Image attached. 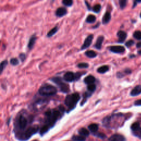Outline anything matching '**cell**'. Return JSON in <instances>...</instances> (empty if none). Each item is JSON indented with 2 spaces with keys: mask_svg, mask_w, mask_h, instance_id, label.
Listing matches in <instances>:
<instances>
[{
  "mask_svg": "<svg viewBox=\"0 0 141 141\" xmlns=\"http://www.w3.org/2000/svg\"><path fill=\"white\" fill-rule=\"evenodd\" d=\"M45 115L47 117V125L50 127H52L59 117H61V112L60 110H49L45 112Z\"/></svg>",
  "mask_w": 141,
  "mask_h": 141,
  "instance_id": "cell-1",
  "label": "cell"
},
{
  "mask_svg": "<svg viewBox=\"0 0 141 141\" xmlns=\"http://www.w3.org/2000/svg\"><path fill=\"white\" fill-rule=\"evenodd\" d=\"M80 99L81 97L78 93L69 94L66 96L65 100H64V104L68 107V110L71 111L74 109Z\"/></svg>",
  "mask_w": 141,
  "mask_h": 141,
  "instance_id": "cell-2",
  "label": "cell"
},
{
  "mask_svg": "<svg viewBox=\"0 0 141 141\" xmlns=\"http://www.w3.org/2000/svg\"><path fill=\"white\" fill-rule=\"evenodd\" d=\"M57 90L56 88L51 84H45L40 88L38 93L40 95L43 97L53 96L57 93Z\"/></svg>",
  "mask_w": 141,
  "mask_h": 141,
  "instance_id": "cell-3",
  "label": "cell"
},
{
  "mask_svg": "<svg viewBox=\"0 0 141 141\" xmlns=\"http://www.w3.org/2000/svg\"><path fill=\"white\" fill-rule=\"evenodd\" d=\"M39 130V127L38 126H31L28 128L26 131H24L23 133H21L19 135H18V138L21 139V140L26 141L29 140L33 135L37 133V132Z\"/></svg>",
  "mask_w": 141,
  "mask_h": 141,
  "instance_id": "cell-4",
  "label": "cell"
},
{
  "mask_svg": "<svg viewBox=\"0 0 141 141\" xmlns=\"http://www.w3.org/2000/svg\"><path fill=\"white\" fill-rule=\"evenodd\" d=\"M51 81L57 84L60 89L61 92L64 93H68L70 91L69 85L68 84H66L63 82L62 78L60 77H54L51 79Z\"/></svg>",
  "mask_w": 141,
  "mask_h": 141,
  "instance_id": "cell-5",
  "label": "cell"
},
{
  "mask_svg": "<svg viewBox=\"0 0 141 141\" xmlns=\"http://www.w3.org/2000/svg\"><path fill=\"white\" fill-rule=\"evenodd\" d=\"M28 124V120L23 115H21L18 117L17 125L18 128L21 130H24L26 128Z\"/></svg>",
  "mask_w": 141,
  "mask_h": 141,
  "instance_id": "cell-6",
  "label": "cell"
},
{
  "mask_svg": "<svg viewBox=\"0 0 141 141\" xmlns=\"http://www.w3.org/2000/svg\"><path fill=\"white\" fill-rule=\"evenodd\" d=\"M93 38H94V36L93 34L89 35H88L87 38H86V39L84 41L83 44L82 46H81V50H83L84 49H87V48H88L89 46H90V45L92 44Z\"/></svg>",
  "mask_w": 141,
  "mask_h": 141,
  "instance_id": "cell-7",
  "label": "cell"
},
{
  "mask_svg": "<svg viewBox=\"0 0 141 141\" xmlns=\"http://www.w3.org/2000/svg\"><path fill=\"white\" fill-rule=\"evenodd\" d=\"M64 79L67 82H72L76 81V74L72 72H66L64 76Z\"/></svg>",
  "mask_w": 141,
  "mask_h": 141,
  "instance_id": "cell-8",
  "label": "cell"
},
{
  "mask_svg": "<svg viewBox=\"0 0 141 141\" xmlns=\"http://www.w3.org/2000/svg\"><path fill=\"white\" fill-rule=\"evenodd\" d=\"M109 50L111 52L115 53V54H121L125 51V49L124 46L117 45V46H111L109 47Z\"/></svg>",
  "mask_w": 141,
  "mask_h": 141,
  "instance_id": "cell-9",
  "label": "cell"
},
{
  "mask_svg": "<svg viewBox=\"0 0 141 141\" xmlns=\"http://www.w3.org/2000/svg\"><path fill=\"white\" fill-rule=\"evenodd\" d=\"M127 33L124 31L120 30L117 33V36L118 37V41L119 43H123L127 38Z\"/></svg>",
  "mask_w": 141,
  "mask_h": 141,
  "instance_id": "cell-10",
  "label": "cell"
},
{
  "mask_svg": "<svg viewBox=\"0 0 141 141\" xmlns=\"http://www.w3.org/2000/svg\"><path fill=\"white\" fill-rule=\"evenodd\" d=\"M109 141H126L125 137L120 134H114L109 139Z\"/></svg>",
  "mask_w": 141,
  "mask_h": 141,
  "instance_id": "cell-11",
  "label": "cell"
},
{
  "mask_svg": "<svg viewBox=\"0 0 141 141\" xmlns=\"http://www.w3.org/2000/svg\"><path fill=\"white\" fill-rule=\"evenodd\" d=\"M104 40V37L102 35H100L98 37L96 42L94 44V47L98 50H100L102 49L103 43Z\"/></svg>",
  "mask_w": 141,
  "mask_h": 141,
  "instance_id": "cell-12",
  "label": "cell"
},
{
  "mask_svg": "<svg viewBox=\"0 0 141 141\" xmlns=\"http://www.w3.org/2000/svg\"><path fill=\"white\" fill-rule=\"evenodd\" d=\"M67 11L64 7H59L56 9L55 14L58 17H62L67 14Z\"/></svg>",
  "mask_w": 141,
  "mask_h": 141,
  "instance_id": "cell-13",
  "label": "cell"
},
{
  "mask_svg": "<svg viewBox=\"0 0 141 141\" xmlns=\"http://www.w3.org/2000/svg\"><path fill=\"white\" fill-rule=\"evenodd\" d=\"M141 94V85H138L136 86L134 88L131 90L130 93V95L132 97L137 96Z\"/></svg>",
  "mask_w": 141,
  "mask_h": 141,
  "instance_id": "cell-14",
  "label": "cell"
},
{
  "mask_svg": "<svg viewBox=\"0 0 141 141\" xmlns=\"http://www.w3.org/2000/svg\"><path fill=\"white\" fill-rule=\"evenodd\" d=\"M111 13L109 12H107L104 14L103 17L102 19V23L103 24H107L111 20Z\"/></svg>",
  "mask_w": 141,
  "mask_h": 141,
  "instance_id": "cell-15",
  "label": "cell"
},
{
  "mask_svg": "<svg viewBox=\"0 0 141 141\" xmlns=\"http://www.w3.org/2000/svg\"><path fill=\"white\" fill-rule=\"evenodd\" d=\"M36 36L35 35H33L31 36V37L30 38L29 43H28V47L29 48L30 50L32 49L33 47H34L35 43L36 42Z\"/></svg>",
  "mask_w": 141,
  "mask_h": 141,
  "instance_id": "cell-16",
  "label": "cell"
},
{
  "mask_svg": "<svg viewBox=\"0 0 141 141\" xmlns=\"http://www.w3.org/2000/svg\"><path fill=\"white\" fill-rule=\"evenodd\" d=\"M95 81V78L94 76H93L92 75H89L87 77H86L84 79V82L85 83V84H93V83Z\"/></svg>",
  "mask_w": 141,
  "mask_h": 141,
  "instance_id": "cell-17",
  "label": "cell"
},
{
  "mask_svg": "<svg viewBox=\"0 0 141 141\" xmlns=\"http://www.w3.org/2000/svg\"><path fill=\"white\" fill-rule=\"evenodd\" d=\"M109 70V66L107 65H104L99 67L97 69V71L98 73H99L103 74V73H105L106 72H107Z\"/></svg>",
  "mask_w": 141,
  "mask_h": 141,
  "instance_id": "cell-18",
  "label": "cell"
},
{
  "mask_svg": "<svg viewBox=\"0 0 141 141\" xmlns=\"http://www.w3.org/2000/svg\"><path fill=\"white\" fill-rule=\"evenodd\" d=\"M99 125L97 124H92L89 125L88 129L93 133H96L97 131L98 130Z\"/></svg>",
  "mask_w": 141,
  "mask_h": 141,
  "instance_id": "cell-19",
  "label": "cell"
},
{
  "mask_svg": "<svg viewBox=\"0 0 141 141\" xmlns=\"http://www.w3.org/2000/svg\"><path fill=\"white\" fill-rule=\"evenodd\" d=\"M78 133L81 136L84 137H87L89 135V131L85 128H81L78 131Z\"/></svg>",
  "mask_w": 141,
  "mask_h": 141,
  "instance_id": "cell-20",
  "label": "cell"
},
{
  "mask_svg": "<svg viewBox=\"0 0 141 141\" xmlns=\"http://www.w3.org/2000/svg\"><path fill=\"white\" fill-rule=\"evenodd\" d=\"M58 30H59V28H58L57 26H55L54 28H53L52 29H51L50 30L49 32L47 33V37L50 38L51 36H52L56 34V33L57 32Z\"/></svg>",
  "mask_w": 141,
  "mask_h": 141,
  "instance_id": "cell-21",
  "label": "cell"
},
{
  "mask_svg": "<svg viewBox=\"0 0 141 141\" xmlns=\"http://www.w3.org/2000/svg\"><path fill=\"white\" fill-rule=\"evenodd\" d=\"M131 129L133 131L137 132V131H140L141 130V127H140V124L138 123V122H135L133 123L131 126Z\"/></svg>",
  "mask_w": 141,
  "mask_h": 141,
  "instance_id": "cell-22",
  "label": "cell"
},
{
  "mask_svg": "<svg viewBox=\"0 0 141 141\" xmlns=\"http://www.w3.org/2000/svg\"><path fill=\"white\" fill-rule=\"evenodd\" d=\"M85 55L89 58H94L97 56V53L93 50H88L85 51Z\"/></svg>",
  "mask_w": 141,
  "mask_h": 141,
  "instance_id": "cell-23",
  "label": "cell"
},
{
  "mask_svg": "<svg viewBox=\"0 0 141 141\" xmlns=\"http://www.w3.org/2000/svg\"><path fill=\"white\" fill-rule=\"evenodd\" d=\"M96 21V17L93 14H90L89 16H87V18H86L85 21L87 23H93L95 22Z\"/></svg>",
  "mask_w": 141,
  "mask_h": 141,
  "instance_id": "cell-24",
  "label": "cell"
},
{
  "mask_svg": "<svg viewBox=\"0 0 141 141\" xmlns=\"http://www.w3.org/2000/svg\"><path fill=\"white\" fill-rule=\"evenodd\" d=\"M49 129H50V127L48 125H46L43 126L41 128L40 130V135L41 136L44 135V134H45L46 133V132L49 131Z\"/></svg>",
  "mask_w": 141,
  "mask_h": 141,
  "instance_id": "cell-25",
  "label": "cell"
},
{
  "mask_svg": "<svg viewBox=\"0 0 141 141\" xmlns=\"http://www.w3.org/2000/svg\"><path fill=\"white\" fill-rule=\"evenodd\" d=\"M72 139L74 141H85V137L82 136H73Z\"/></svg>",
  "mask_w": 141,
  "mask_h": 141,
  "instance_id": "cell-26",
  "label": "cell"
},
{
  "mask_svg": "<svg viewBox=\"0 0 141 141\" xmlns=\"http://www.w3.org/2000/svg\"><path fill=\"white\" fill-rule=\"evenodd\" d=\"M87 89L88 90V92L90 93H93L94 91L96 90V85L94 84H90L88 85Z\"/></svg>",
  "mask_w": 141,
  "mask_h": 141,
  "instance_id": "cell-27",
  "label": "cell"
},
{
  "mask_svg": "<svg viewBox=\"0 0 141 141\" xmlns=\"http://www.w3.org/2000/svg\"><path fill=\"white\" fill-rule=\"evenodd\" d=\"M8 64V61L7 60H4L2 61L1 63V67H0V71H1V74L2 73V72L4 70L5 68Z\"/></svg>",
  "mask_w": 141,
  "mask_h": 141,
  "instance_id": "cell-28",
  "label": "cell"
},
{
  "mask_svg": "<svg viewBox=\"0 0 141 141\" xmlns=\"http://www.w3.org/2000/svg\"><path fill=\"white\" fill-rule=\"evenodd\" d=\"M101 8H102V6H101V5L100 4H96L93 6L92 10L95 13H98L100 11Z\"/></svg>",
  "mask_w": 141,
  "mask_h": 141,
  "instance_id": "cell-29",
  "label": "cell"
},
{
  "mask_svg": "<svg viewBox=\"0 0 141 141\" xmlns=\"http://www.w3.org/2000/svg\"><path fill=\"white\" fill-rule=\"evenodd\" d=\"M119 2L121 9H123L126 7V6L127 1V0H120Z\"/></svg>",
  "mask_w": 141,
  "mask_h": 141,
  "instance_id": "cell-30",
  "label": "cell"
},
{
  "mask_svg": "<svg viewBox=\"0 0 141 141\" xmlns=\"http://www.w3.org/2000/svg\"><path fill=\"white\" fill-rule=\"evenodd\" d=\"M9 62L11 65L13 66H17L19 64V61H18V60L17 59V58H12V59L10 60Z\"/></svg>",
  "mask_w": 141,
  "mask_h": 141,
  "instance_id": "cell-31",
  "label": "cell"
},
{
  "mask_svg": "<svg viewBox=\"0 0 141 141\" xmlns=\"http://www.w3.org/2000/svg\"><path fill=\"white\" fill-rule=\"evenodd\" d=\"M62 2L63 4L64 5V6L67 7H70L72 6L73 2L72 0H64V1H62Z\"/></svg>",
  "mask_w": 141,
  "mask_h": 141,
  "instance_id": "cell-32",
  "label": "cell"
},
{
  "mask_svg": "<svg viewBox=\"0 0 141 141\" xmlns=\"http://www.w3.org/2000/svg\"><path fill=\"white\" fill-rule=\"evenodd\" d=\"M133 37L137 40H141V31L137 30L133 33Z\"/></svg>",
  "mask_w": 141,
  "mask_h": 141,
  "instance_id": "cell-33",
  "label": "cell"
},
{
  "mask_svg": "<svg viewBox=\"0 0 141 141\" xmlns=\"http://www.w3.org/2000/svg\"><path fill=\"white\" fill-rule=\"evenodd\" d=\"M77 67L79 68H87L89 67V64L85 62L79 63L77 64Z\"/></svg>",
  "mask_w": 141,
  "mask_h": 141,
  "instance_id": "cell-34",
  "label": "cell"
},
{
  "mask_svg": "<svg viewBox=\"0 0 141 141\" xmlns=\"http://www.w3.org/2000/svg\"><path fill=\"white\" fill-rule=\"evenodd\" d=\"M89 93H88L87 92H85V93L83 95V100H82V103H81V105H83V104L85 103L86 102V101H87V99L88 98V97L89 98L91 95V94H89Z\"/></svg>",
  "mask_w": 141,
  "mask_h": 141,
  "instance_id": "cell-35",
  "label": "cell"
},
{
  "mask_svg": "<svg viewBox=\"0 0 141 141\" xmlns=\"http://www.w3.org/2000/svg\"><path fill=\"white\" fill-rule=\"evenodd\" d=\"M94 135L95 136H97L98 138H100L101 139H105L107 138V136H106L105 134L103 133H102V132H98V133H94Z\"/></svg>",
  "mask_w": 141,
  "mask_h": 141,
  "instance_id": "cell-36",
  "label": "cell"
},
{
  "mask_svg": "<svg viewBox=\"0 0 141 141\" xmlns=\"http://www.w3.org/2000/svg\"><path fill=\"white\" fill-rule=\"evenodd\" d=\"M134 44H135V41L132 40H128V41H127V42L126 43L125 45L127 47H130L133 46Z\"/></svg>",
  "mask_w": 141,
  "mask_h": 141,
  "instance_id": "cell-37",
  "label": "cell"
},
{
  "mask_svg": "<svg viewBox=\"0 0 141 141\" xmlns=\"http://www.w3.org/2000/svg\"><path fill=\"white\" fill-rule=\"evenodd\" d=\"M19 57L21 62H24L25 60L26 59V54H24V53H21V54H19Z\"/></svg>",
  "mask_w": 141,
  "mask_h": 141,
  "instance_id": "cell-38",
  "label": "cell"
},
{
  "mask_svg": "<svg viewBox=\"0 0 141 141\" xmlns=\"http://www.w3.org/2000/svg\"><path fill=\"white\" fill-rule=\"evenodd\" d=\"M76 74V81L78 80V79H79V78H80L81 76H82V74L80 72H77L75 73Z\"/></svg>",
  "mask_w": 141,
  "mask_h": 141,
  "instance_id": "cell-39",
  "label": "cell"
},
{
  "mask_svg": "<svg viewBox=\"0 0 141 141\" xmlns=\"http://www.w3.org/2000/svg\"><path fill=\"white\" fill-rule=\"evenodd\" d=\"M134 104H135V105L136 106H141V99L136 101Z\"/></svg>",
  "mask_w": 141,
  "mask_h": 141,
  "instance_id": "cell-40",
  "label": "cell"
},
{
  "mask_svg": "<svg viewBox=\"0 0 141 141\" xmlns=\"http://www.w3.org/2000/svg\"><path fill=\"white\" fill-rule=\"evenodd\" d=\"M116 75H117V78H121L124 77V74H122L121 72H117Z\"/></svg>",
  "mask_w": 141,
  "mask_h": 141,
  "instance_id": "cell-41",
  "label": "cell"
},
{
  "mask_svg": "<svg viewBox=\"0 0 141 141\" xmlns=\"http://www.w3.org/2000/svg\"><path fill=\"white\" fill-rule=\"evenodd\" d=\"M124 72H125V73L126 74H130V73H131L132 71H131V70L130 69L126 68V69H125Z\"/></svg>",
  "mask_w": 141,
  "mask_h": 141,
  "instance_id": "cell-42",
  "label": "cell"
},
{
  "mask_svg": "<svg viewBox=\"0 0 141 141\" xmlns=\"http://www.w3.org/2000/svg\"><path fill=\"white\" fill-rule=\"evenodd\" d=\"M84 2H85V5H86V6L87 7V8H88V10H89V11H90V9H91V7H90V4H89V3L88 2H87V1H84Z\"/></svg>",
  "mask_w": 141,
  "mask_h": 141,
  "instance_id": "cell-43",
  "label": "cell"
},
{
  "mask_svg": "<svg viewBox=\"0 0 141 141\" xmlns=\"http://www.w3.org/2000/svg\"><path fill=\"white\" fill-rule=\"evenodd\" d=\"M136 46H137V47H138V48L141 47V42H139L137 43L136 45Z\"/></svg>",
  "mask_w": 141,
  "mask_h": 141,
  "instance_id": "cell-44",
  "label": "cell"
},
{
  "mask_svg": "<svg viewBox=\"0 0 141 141\" xmlns=\"http://www.w3.org/2000/svg\"><path fill=\"white\" fill-rule=\"evenodd\" d=\"M99 24H100V23H98V24H97V25H96V26H93V29H95V28H98V26H99Z\"/></svg>",
  "mask_w": 141,
  "mask_h": 141,
  "instance_id": "cell-45",
  "label": "cell"
},
{
  "mask_svg": "<svg viewBox=\"0 0 141 141\" xmlns=\"http://www.w3.org/2000/svg\"><path fill=\"white\" fill-rule=\"evenodd\" d=\"M138 54H140V55H141V50L138 51Z\"/></svg>",
  "mask_w": 141,
  "mask_h": 141,
  "instance_id": "cell-46",
  "label": "cell"
},
{
  "mask_svg": "<svg viewBox=\"0 0 141 141\" xmlns=\"http://www.w3.org/2000/svg\"><path fill=\"white\" fill-rule=\"evenodd\" d=\"M140 137H141V129L140 131Z\"/></svg>",
  "mask_w": 141,
  "mask_h": 141,
  "instance_id": "cell-47",
  "label": "cell"
},
{
  "mask_svg": "<svg viewBox=\"0 0 141 141\" xmlns=\"http://www.w3.org/2000/svg\"><path fill=\"white\" fill-rule=\"evenodd\" d=\"M140 17H141V14H140Z\"/></svg>",
  "mask_w": 141,
  "mask_h": 141,
  "instance_id": "cell-48",
  "label": "cell"
}]
</instances>
